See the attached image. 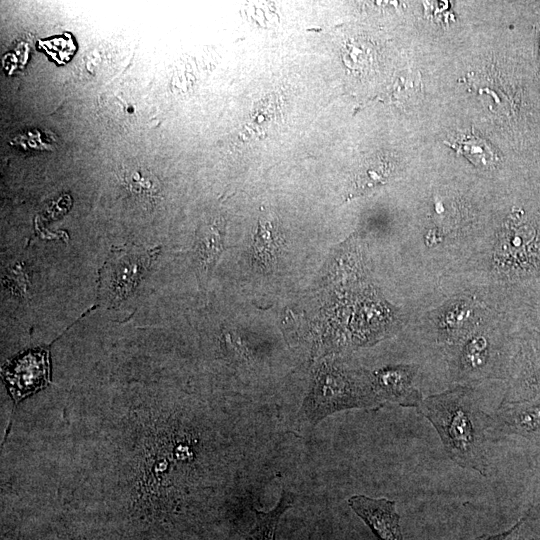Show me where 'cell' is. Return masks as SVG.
Instances as JSON below:
<instances>
[{
    "label": "cell",
    "mask_w": 540,
    "mask_h": 540,
    "mask_svg": "<svg viewBox=\"0 0 540 540\" xmlns=\"http://www.w3.org/2000/svg\"><path fill=\"white\" fill-rule=\"evenodd\" d=\"M420 408L437 430L449 457L461 467L486 475L490 417L457 393L431 397Z\"/></svg>",
    "instance_id": "obj_1"
},
{
    "label": "cell",
    "mask_w": 540,
    "mask_h": 540,
    "mask_svg": "<svg viewBox=\"0 0 540 540\" xmlns=\"http://www.w3.org/2000/svg\"><path fill=\"white\" fill-rule=\"evenodd\" d=\"M3 380L15 404L50 383L49 349L25 351L1 368Z\"/></svg>",
    "instance_id": "obj_2"
},
{
    "label": "cell",
    "mask_w": 540,
    "mask_h": 540,
    "mask_svg": "<svg viewBox=\"0 0 540 540\" xmlns=\"http://www.w3.org/2000/svg\"><path fill=\"white\" fill-rule=\"evenodd\" d=\"M356 407L366 405L350 392L345 381L334 372H322L306 398L303 410L309 422L315 425L334 412Z\"/></svg>",
    "instance_id": "obj_3"
},
{
    "label": "cell",
    "mask_w": 540,
    "mask_h": 540,
    "mask_svg": "<svg viewBox=\"0 0 540 540\" xmlns=\"http://www.w3.org/2000/svg\"><path fill=\"white\" fill-rule=\"evenodd\" d=\"M348 504L371 529L377 540H404L394 501L354 495L349 498Z\"/></svg>",
    "instance_id": "obj_4"
},
{
    "label": "cell",
    "mask_w": 540,
    "mask_h": 540,
    "mask_svg": "<svg viewBox=\"0 0 540 540\" xmlns=\"http://www.w3.org/2000/svg\"><path fill=\"white\" fill-rule=\"evenodd\" d=\"M283 243L279 222L271 213H262L253 235L252 258L263 270L276 265Z\"/></svg>",
    "instance_id": "obj_5"
},
{
    "label": "cell",
    "mask_w": 540,
    "mask_h": 540,
    "mask_svg": "<svg viewBox=\"0 0 540 540\" xmlns=\"http://www.w3.org/2000/svg\"><path fill=\"white\" fill-rule=\"evenodd\" d=\"M294 496L283 490L277 505L270 511L255 510V524L245 540H275V533L281 516L292 507Z\"/></svg>",
    "instance_id": "obj_6"
},
{
    "label": "cell",
    "mask_w": 540,
    "mask_h": 540,
    "mask_svg": "<svg viewBox=\"0 0 540 540\" xmlns=\"http://www.w3.org/2000/svg\"><path fill=\"white\" fill-rule=\"evenodd\" d=\"M446 143L476 166L488 168L497 162L496 153L488 142L473 133L459 134L452 143Z\"/></svg>",
    "instance_id": "obj_7"
},
{
    "label": "cell",
    "mask_w": 540,
    "mask_h": 540,
    "mask_svg": "<svg viewBox=\"0 0 540 540\" xmlns=\"http://www.w3.org/2000/svg\"><path fill=\"white\" fill-rule=\"evenodd\" d=\"M391 173L390 163L384 159L369 160L357 173L351 195L366 192L384 184Z\"/></svg>",
    "instance_id": "obj_8"
},
{
    "label": "cell",
    "mask_w": 540,
    "mask_h": 540,
    "mask_svg": "<svg viewBox=\"0 0 540 540\" xmlns=\"http://www.w3.org/2000/svg\"><path fill=\"white\" fill-rule=\"evenodd\" d=\"M222 226L221 221L204 227L199 239V251L206 264H211L221 251L222 247Z\"/></svg>",
    "instance_id": "obj_9"
},
{
    "label": "cell",
    "mask_w": 540,
    "mask_h": 540,
    "mask_svg": "<svg viewBox=\"0 0 540 540\" xmlns=\"http://www.w3.org/2000/svg\"><path fill=\"white\" fill-rule=\"evenodd\" d=\"M126 182L135 192L140 194H152L157 191L155 182L151 181L149 177L139 173V171H131V173L126 176Z\"/></svg>",
    "instance_id": "obj_10"
},
{
    "label": "cell",
    "mask_w": 540,
    "mask_h": 540,
    "mask_svg": "<svg viewBox=\"0 0 540 540\" xmlns=\"http://www.w3.org/2000/svg\"><path fill=\"white\" fill-rule=\"evenodd\" d=\"M486 348V342L484 339H474L469 345L467 350V360L473 367L481 366L485 358L483 356V351Z\"/></svg>",
    "instance_id": "obj_11"
},
{
    "label": "cell",
    "mask_w": 540,
    "mask_h": 540,
    "mask_svg": "<svg viewBox=\"0 0 540 540\" xmlns=\"http://www.w3.org/2000/svg\"><path fill=\"white\" fill-rule=\"evenodd\" d=\"M476 540H523L519 534V524L513 529L497 534V535H485L478 537Z\"/></svg>",
    "instance_id": "obj_12"
}]
</instances>
